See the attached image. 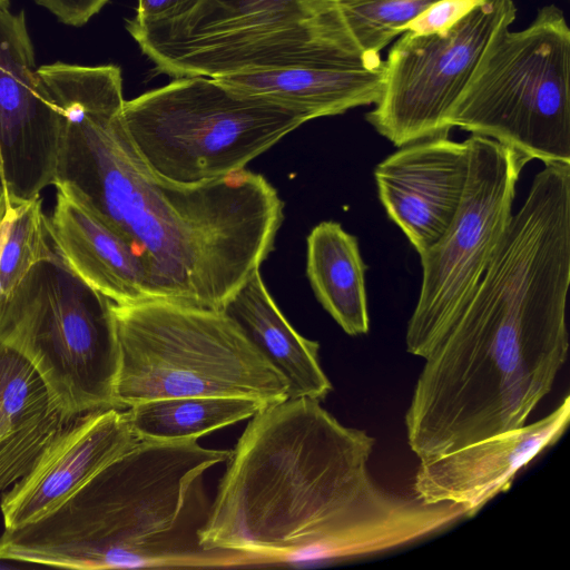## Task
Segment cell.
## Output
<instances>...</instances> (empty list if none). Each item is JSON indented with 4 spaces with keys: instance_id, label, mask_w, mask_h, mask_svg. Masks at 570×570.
I'll return each mask as SVG.
<instances>
[{
    "instance_id": "6da1fadb",
    "label": "cell",
    "mask_w": 570,
    "mask_h": 570,
    "mask_svg": "<svg viewBox=\"0 0 570 570\" xmlns=\"http://www.w3.org/2000/svg\"><path fill=\"white\" fill-rule=\"evenodd\" d=\"M40 77L65 114L53 184L134 246L154 298L220 309L273 249L284 209L276 189L246 168L197 186L155 176L124 128L118 66L57 61Z\"/></svg>"
},
{
    "instance_id": "7a4b0ae2",
    "label": "cell",
    "mask_w": 570,
    "mask_h": 570,
    "mask_svg": "<svg viewBox=\"0 0 570 570\" xmlns=\"http://www.w3.org/2000/svg\"><path fill=\"white\" fill-rule=\"evenodd\" d=\"M374 445L317 400L266 405L230 450L202 544L250 563L324 561L343 514L373 480Z\"/></svg>"
},
{
    "instance_id": "3957f363",
    "label": "cell",
    "mask_w": 570,
    "mask_h": 570,
    "mask_svg": "<svg viewBox=\"0 0 570 570\" xmlns=\"http://www.w3.org/2000/svg\"><path fill=\"white\" fill-rule=\"evenodd\" d=\"M230 450L139 440L52 512L0 535V559L66 569L220 568L243 554L202 544L205 473Z\"/></svg>"
},
{
    "instance_id": "277c9868",
    "label": "cell",
    "mask_w": 570,
    "mask_h": 570,
    "mask_svg": "<svg viewBox=\"0 0 570 570\" xmlns=\"http://www.w3.org/2000/svg\"><path fill=\"white\" fill-rule=\"evenodd\" d=\"M112 307L119 409L183 396H238L266 405L287 399L285 379L220 309L156 298Z\"/></svg>"
},
{
    "instance_id": "5b68a950",
    "label": "cell",
    "mask_w": 570,
    "mask_h": 570,
    "mask_svg": "<svg viewBox=\"0 0 570 570\" xmlns=\"http://www.w3.org/2000/svg\"><path fill=\"white\" fill-rule=\"evenodd\" d=\"M312 120L301 110L229 89L209 77L170 82L125 100L121 121L144 165L179 186L214 181Z\"/></svg>"
},
{
    "instance_id": "8992f818",
    "label": "cell",
    "mask_w": 570,
    "mask_h": 570,
    "mask_svg": "<svg viewBox=\"0 0 570 570\" xmlns=\"http://www.w3.org/2000/svg\"><path fill=\"white\" fill-rule=\"evenodd\" d=\"M0 342L32 364L67 422L119 409L120 347L112 302L57 252L0 295Z\"/></svg>"
},
{
    "instance_id": "52a82bcc",
    "label": "cell",
    "mask_w": 570,
    "mask_h": 570,
    "mask_svg": "<svg viewBox=\"0 0 570 570\" xmlns=\"http://www.w3.org/2000/svg\"><path fill=\"white\" fill-rule=\"evenodd\" d=\"M446 124L529 161L570 164V30L563 12L546 6L525 29L499 31Z\"/></svg>"
},
{
    "instance_id": "ba28073f",
    "label": "cell",
    "mask_w": 570,
    "mask_h": 570,
    "mask_svg": "<svg viewBox=\"0 0 570 570\" xmlns=\"http://www.w3.org/2000/svg\"><path fill=\"white\" fill-rule=\"evenodd\" d=\"M326 2L197 0L176 18L144 24L127 20L126 29L156 70L171 78L338 62L322 35Z\"/></svg>"
},
{
    "instance_id": "9c48e42d",
    "label": "cell",
    "mask_w": 570,
    "mask_h": 570,
    "mask_svg": "<svg viewBox=\"0 0 570 570\" xmlns=\"http://www.w3.org/2000/svg\"><path fill=\"white\" fill-rule=\"evenodd\" d=\"M469 170L456 214L420 255L422 283L406 328L409 353L422 358L439 344L474 294L512 217L515 188L529 160L494 139L472 135Z\"/></svg>"
},
{
    "instance_id": "30bf717a",
    "label": "cell",
    "mask_w": 570,
    "mask_h": 570,
    "mask_svg": "<svg viewBox=\"0 0 570 570\" xmlns=\"http://www.w3.org/2000/svg\"><path fill=\"white\" fill-rule=\"evenodd\" d=\"M512 0H485L446 30L405 33L384 61L374 129L396 147L449 136L446 118L493 37L512 24Z\"/></svg>"
},
{
    "instance_id": "8fae6325",
    "label": "cell",
    "mask_w": 570,
    "mask_h": 570,
    "mask_svg": "<svg viewBox=\"0 0 570 570\" xmlns=\"http://www.w3.org/2000/svg\"><path fill=\"white\" fill-rule=\"evenodd\" d=\"M63 126L38 75L24 11L0 6V188L30 199L53 185Z\"/></svg>"
},
{
    "instance_id": "7c38bea8",
    "label": "cell",
    "mask_w": 570,
    "mask_h": 570,
    "mask_svg": "<svg viewBox=\"0 0 570 570\" xmlns=\"http://www.w3.org/2000/svg\"><path fill=\"white\" fill-rule=\"evenodd\" d=\"M139 440L126 409H102L70 420L27 474L1 495L6 529L52 512Z\"/></svg>"
},
{
    "instance_id": "4fadbf2b",
    "label": "cell",
    "mask_w": 570,
    "mask_h": 570,
    "mask_svg": "<svg viewBox=\"0 0 570 570\" xmlns=\"http://www.w3.org/2000/svg\"><path fill=\"white\" fill-rule=\"evenodd\" d=\"M469 160L468 139L440 136L402 146L375 167L380 202L419 255L435 244L453 220Z\"/></svg>"
},
{
    "instance_id": "5bb4252c",
    "label": "cell",
    "mask_w": 570,
    "mask_h": 570,
    "mask_svg": "<svg viewBox=\"0 0 570 570\" xmlns=\"http://www.w3.org/2000/svg\"><path fill=\"white\" fill-rule=\"evenodd\" d=\"M570 422V396L548 415L466 444L426 462L414 476V495L428 503L454 502L474 517L510 489L517 473L553 445Z\"/></svg>"
},
{
    "instance_id": "9a60e30c",
    "label": "cell",
    "mask_w": 570,
    "mask_h": 570,
    "mask_svg": "<svg viewBox=\"0 0 570 570\" xmlns=\"http://www.w3.org/2000/svg\"><path fill=\"white\" fill-rule=\"evenodd\" d=\"M49 217L53 247L85 282L115 304L155 299L145 264L134 246L65 184L56 183Z\"/></svg>"
},
{
    "instance_id": "2e32d148",
    "label": "cell",
    "mask_w": 570,
    "mask_h": 570,
    "mask_svg": "<svg viewBox=\"0 0 570 570\" xmlns=\"http://www.w3.org/2000/svg\"><path fill=\"white\" fill-rule=\"evenodd\" d=\"M229 89L306 112L311 119L376 104L384 61L376 67L316 61L252 69L213 78Z\"/></svg>"
},
{
    "instance_id": "e0dca14e",
    "label": "cell",
    "mask_w": 570,
    "mask_h": 570,
    "mask_svg": "<svg viewBox=\"0 0 570 570\" xmlns=\"http://www.w3.org/2000/svg\"><path fill=\"white\" fill-rule=\"evenodd\" d=\"M67 423L32 364L0 342V492L29 472Z\"/></svg>"
},
{
    "instance_id": "ac0fdd59",
    "label": "cell",
    "mask_w": 570,
    "mask_h": 570,
    "mask_svg": "<svg viewBox=\"0 0 570 570\" xmlns=\"http://www.w3.org/2000/svg\"><path fill=\"white\" fill-rule=\"evenodd\" d=\"M220 311L232 318L287 383V399L317 401L332 391L320 362V343L298 334L269 295L259 268L226 299Z\"/></svg>"
},
{
    "instance_id": "d6986e66",
    "label": "cell",
    "mask_w": 570,
    "mask_h": 570,
    "mask_svg": "<svg viewBox=\"0 0 570 570\" xmlns=\"http://www.w3.org/2000/svg\"><path fill=\"white\" fill-rule=\"evenodd\" d=\"M306 243V275L317 301L346 334H366V265L357 238L326 220L311 230Z\"/></svg>"
},
{
    "instance_id": "ffe728a7",
    "label": "cell",
    "mask_w": 570,
    "mask_h": 570,
    "mask_svg": "<svg viewBox=\"0 0 570 570\" xmlns=\"http://www.w3.org/2000/svg\"><path fill=\"white\" fill-rule=\"evenodd\" d=\"M440 0H328L324 36L332 53L352 65H382L380 51L404 27Z\"/></svg>"
},
{
    "instance_id": "44dd1931",
    "label": "cell",
    "mask_w": 570,
    "mask_h": 570,
    "mask_svg": "<svg viewBox=\"0 0 570 570\" xmlns=\"http://www.w3.org/2000/svg\"><path fill=\"white\" fill-rule=\"evenodd\" d=\"M266 404L238 396H183L137 403L126 409L138 440H198L215 430L250 419Z\"/></svg>"
},
{
    "instance_id": "7402d4cb",
    "label": "cell",
    "mask_w": 570,
    "mask_h": 570,
    "mask_svg": "<svg viewBox=\"0 0 570 570\" xmlns=\"http://www.w3.org/2000/svg\"><path fill=\"white\" fill-rule=\"evenodd\" d=\"M55 252L41 197L18 198L0 188V295Z\"/></svg>"
},
{
    "instance_id": "603a6c76",
    "label": "cell",
    "mask_w": 570,
    "mask_h": 570,
    "mask_svg": "<svg viewBox=\"0 0 570 570\" xmlns=\"http://www.w3.org/2000/svg\"><path fill=\"white\" fill-rule=\"evenodd\" d=\"M485 0H440L411 20L404 31L432 33L446 30Z\"/></svg>"
},
{
    "instance_id": "cb8c5ba5",
    "label": "cell",
    "mask_w": 570,
    "mask_h": 570,
    "mask_svg": "<svg viewBox=\"0 0 570 570\" xmlns=\"http://www.w3.org/2000/svg\"><path fill=\"white\" fill-rule=\"evenodd\" d=\"M70 27H81L96 16L109 0H33Z\"/></svg>"
},
{
    "instance_id": "d4e9b609",
    "label": "cell",
    "mask_w": 570,
    "mask_h": 570,
    "mask_svg": "<svg viewBox=\"0 0 570 570\" xmlns=\"http://www.w3.org/2000/svg\"><path fill=\"white\" fill-rule=\"evenodd\" d=\"M197 0H137L130 22L144 24L166 21L186 12Z\"/></svg>"
},
{
    "instance_id": "484cf974",
    "label": "cell",
    "mask_w": 570,
    "mask_h": 570,
    "mask_svg": "<svg viewBox=\"0 0 570 570\" xmlns=\"http://www.w3.org/2000/svg\"><path fill=\"white\" fill-rule=\"evenodd\" d=\"M0 6L9 7V0H0Z\"/></svg>"
},
{
    "instance_id": "4316f807",
    "label": "cell",
    "mask_w": 570,
    "mask_h": 570,
    "mask_svg": "<svg viewBox=\"0 0 570 570\" xmlns=\"http://www.w3.org/2000/svg\"><path fill=\"white\" fill-rule=\"evenodd\" d=\"M337 1H354V0H337Z\"/></svg>"
}]
</instances>
